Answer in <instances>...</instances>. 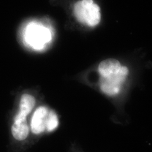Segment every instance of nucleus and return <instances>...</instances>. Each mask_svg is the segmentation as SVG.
Here are the masks:
<instances>
[{"instance_id": "1", "label": "nucleus", "mask_w": 152, "mask_h": 152, "mask_svg": "<svg viewBox=\"0 0 152 152\" xmlns=\"http://www.w3.org/2000/svg\"><path fill=\"white\" fill-rule=\"evenodd\" d=\"M22 42L28 49L40 51L53 40L54 32L48 23L41 20H31L22 26L20 31Z\"/></svg>"}, {"instance_id": "2", "label": "nucleus", "mask_w": 152, "mask_h": 152, "mask_svg": "<svg viewBox=\"0 0 152 152\" xmlns=\"http://www.w3.org/2000/svg\"><path fill=\"white\" fill-rule=\"evenodd\" d=\"M74 13L78 22L88 26H95L100 20V8L93 0H81L74 7Z\"/></svg>"}, {"instance_id": "3", "label": "nucleus", "mask_w": 152, "mask_h": 152, "mask_svg": "<svg viewBox=\"0 0 152 152\" xmlns=\"http://www.w3.org/2000/svg\"><path fill=\"white\" fill-rule=\"evenodd\" d=\"M129 75V69L122 66L120 72L108 78H100V88L105 94L109 96L117 95L121 91L122 85Z\"/></svg>"}, {"instance_id": "4", "label": "nucleus", "mask_w": 152, "mask_h": 152, "mask_svg": "<svg viewBox=\"0 0 152 152\" xmlns=\"http://www.w3.org/2000/svg\"><path fill=\"white\" fill-rule=\"evenodd\" d=\"M49 109L46 107L41 106L37 108L33 115L31 127L33 133L39 134L46 130Z\"/></svg>"}, {"instance_id": "5", "label": "nucleus", "mask_w": 152, "mask_h": 152, "mask_svg": "<svg viewBox=\"0 0 152 152\" xmlns=\"http://www.w3.org/2000/svg\"><path fill=\"white\" fill-rule=\"evenodd\" d=\"M11 132L14 137L17 140L22 141L27 138L29 134V127L26 117L16 114L11 128Z\"/></svg>"}, {"instance_id": "6", "label": "nucleus", "mask_w": 152, "mask_h": 152, "mask_svg": "<svg viewBox=\"0 0 152 152\" xmlns=\"http://www.w3.org/2000/svg\"><path fill=\"white\" fill-rule=\"evenodd\" d=\"M122 66L116 59H109L103 60L99 65L98 71L101 78H108L120 72Z\"/></svg>"}, {"instance_id": "7", "label": "nucleus", "mask_w": 152, "mask_h": 152, "mask_svg": "<svg viewBox=\"0 0 152 152\" xmlns=\"http://www.w3.org/2000/svg\"><path fill=\"white\" fill-rule=\"evenodd\" d=\"M59 121L57 115L53 110H50L49 116L48 118L46 131L51 132L54 130L58 126Z\"/></svg>"}]
</instances>
